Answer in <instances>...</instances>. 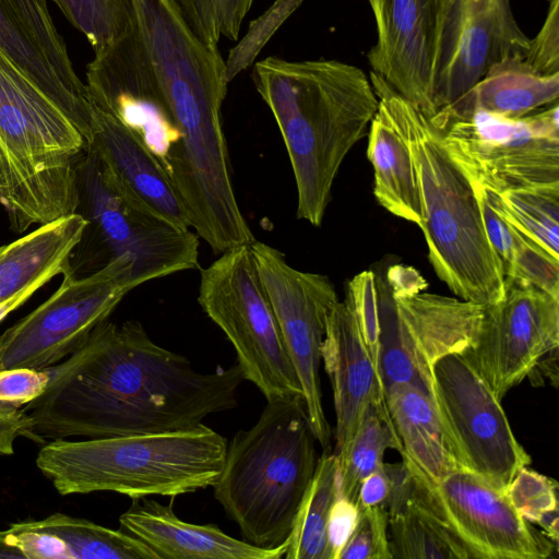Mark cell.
Segmentation results:
<instances>
[{"label":"cell","instance_id":"cell-1","mask_svg":"<svg viewBox=\"0 0 559 559\" xmlns=\"http://www.w3.org/2000/svg\"><path fill=\"white\" fill-rule=\"evenodd\" d=\"M45 391L20 408V436L37 442L194 429L237 407L236 362L197 371L157 345L139 321H104L70 356L46 369Z\"/></svg>","mask_w":559,"mask_h":559},{"label":"cell","instance_id":"cell-2","mask_svg":"<svg viewBox=\"0 0 559 559\" xmlns=\"http://www.w3.org/2000/svg\"><path fill=\"white\" fill-rule=\"evenodd\" d=\"M135 21L181 141L169 177L191 228L216 253L255 240L234 190L222 106L229 83L218 47L191 28L177 0H134Z\"/></svg>","mask_w":559,"mask_h":559},{"label":"cell","instance_id":"cell-3","mask_svg":"<svg viewBox=\"0 0 559 559\" xmlns=\"http://www.w3.org/2000/svg\"><path fill=\"white\" fill-rule=\"evenodd\" d=\"M251 78L281 131L297 188V218L320 226L333 182L369 131L379 99L358 67L332 59L267 57Z\"/></svg>","mask_w":559,"mask_h":559},{"label":"cell","instance_id":"cell-4","mask_svg":"<svg viewBox=\"0 0 559 559\" xmlns=\"http://www.w3.org/2000/svg\"><path fill=\"white\" fill-rule=\"evenodd\" d=\"M369 79L380 106L408 145L420 193V229L435 273L463 300L498 302L504 275L469 179L445 152L430 119L374 72Z\"/></svg>","mask_w":559,"mask_h":559},{"label":"cell","instance_id":"cell-5","mask_svg":"<svg viewBox=\"0 0 559 559\" xmlns=\"http://www.w3.org/2000/svg\"><path fill=\"white\" fill-rule=\"evenodd\" d=\"M316 442L302 396H286L266 400L258 421L227 444L212 487L245 542H286L316 471Z\"/></svg>","mask_w":559,"mask_h":559},{"label":"cell","instance_id":"cell-6","mask_svg":"<svg viewBox=\"0 0 559 559\" xmlns=\"http://www.w3.org/2000/svg\"><path fill=\"white\" fill-rule=\"evenodd\" d=\"M86 141L67 115L0 48L2 205L23 233L78 212Z\"/></svg>","mask_w":559,"mask_h":559},{"label":"cell","instance_id":"cell-7","mask_svg":"<svg viewBox=\"0 0 559 559\" xmlns=\"http://www.w3.org/2000/svg\"><path fill=\"white\" fill-rule=\"evenodd\" d=\"M227 440L204 424L183 431L47 442L37 468L62 495L114 491L140 499L213 486Z\"/></svg>","mask_w":559,"mask_h":559},{"label":"cell","instance_id":"cell-8","mask_svg":"<svg viewBox=\"0 0 559 559\" xmlns=\"http://www.w3.org/2000/svg\"><path fill=\"white\" fill-rule=\"evenodd\" d=\"M374 274L383 389L406 382L431 396V366L444 355L474 346L484 306L427 293V282L412 266L395 264Z\"/></svg>","mask_w":559,"mask_h":559},{"label":"cell","instance_id":"cell-9","mask_svg":"<svg viewBox=\"0 0 559 559\" xmlns=\"http://www.w3.org/2000/svg\"><path fill=\"white\" fill-rule=\"evenodd\" d=\"M558 103L522 118L475 109L429 118L442 146L471 182L498 193L559 185Z\"/></svg>","mask_w":559,"mask_h":559},{"label":"cell","instance_id":"cell-10","mask_svg":"<svg viewBox=\"0 0 559 559\" xmlns=\"http://www.w3.org/2000/svg\"><path fill=\"white\" fill-rule=\"evenodd\" d=\"M198 301L234 346L245 380L266 400L302 396L250 245L222 252L201 271Z\"/></svg>","mask_w":559,"mask_h":559},{"label":"cell","instance_id":"cell-11","mask_svg":"<svg viewBox=\"0 0 559 559\" xmlns=\"http://www.w3.org/2000/svg\"><path fill=\"white\" fill-rule=\"evenodd\" d=\"M431 397L459 466L504 491L531 457L515 438L501 400L465 353L433 362Z\"/></svg>","mask_w":559,"mask_h":559},{"label":"cell","instance_id":"cell-12","mask_svg":"<svg viewBox=\"0 0 559 559\" xmlns=\"http://www.w3.org/2000/svg\"><path fill=\"white\" fill-rule=\"evenodd\" d=\"M37 308L0 334V370L50 368L75 352L135 286L132 262L109 261L87 275L64 273Z\"/></svg>","mask_w":559,"mask_h":559},{"label":"cell","instance_id":"cell-13","mask_svg":"<svg viewBox=\"0 0 559 559\" xmlns=\"http://www.w3.org/2000/svg\"><path fill=\"white\" fill-rule=\"evenodd\" d=\"M250 249L298 377L317 442L331 450L332 431L322 405L321 346L326 320L338 301L331 280L290 266L277 249L254 240Z\"/></svg>","mask_w":559,"mask_h":559},{"label":"cell","instance_id":"cell-14","mask_svg":"<svg viewBox=\"0 0 559 559\" xmlns=\"http://www.w3.org/2000/svg\"><path fill=\"white\" fill-rule=\"evenodd\" d=\"M79 178L81 204L107 251L106 264L118 258L129 259L135 287L200 266L199 236L128 199L106 178L90 151L82 157Z\"/></svg>","mask_w":559,"mask_h":559},{"label":"cell","instance_id":"cell-15","mask_svg":"<svg viewBox=\"0 0 559 559\" xmlns=\"http://www.w3.org/2000/svg\"><path fill=\"white\" fill-rule=\"evenodd\" d=\"M85 86L92 105L133 133L169 176L181 134L135 20L123 35L94 52Z\"/></svg>","mask_w":559,"mask_h":559},{"label":"cell","instance_id":"cell-16","mask_svg":"<svg viewBox=\"0 0 559 559\" xmlns=\"http://www.w3.org/2000/svg\"><path fill=\"white\" fill-rule=\"evenodd\" d=\"M559 346V298L504 278L503 297L484 306L477 340L465 354L502 400L537 361Z\"/></svg>","mask_w":559,"mask_h":559},{"label":"cell","instance_id":"cell-17","mask_svg":"<svg viewBox=\"0 0 559 559\" xmlns=\"http://www.w3.org/2000/svg\"><path fill=\"white\" fill-rule=\"evenodd\" d=\"M528 44L510 0H444L433 84L435 115L460 99L491 66L510 58L525 59Z\"/></svg>","mask_w":559,"mask_h":559},{"label":"cell","instance_id":"cell-18","mask_svg":"<svg viewBox=\"0 0 559 559\" xmlns=\"http://www.w3.org/2000/svg\"><path fill=\"white\" fill-rule=\"evenodd\" d=\"M423 484L431 507L475 559H548L558 548L519 514L503 490L467 469Z\"/></svg>","mask_w":559,"mask_h":559},{"label":"cell","instance_id":"cell-19","mask_svg":"<svg viewBox=\"0 0 559 559\" xmlns=\"http://www.w3.org/2000/svg\"><path fill=\"white\" fill-rule=\"evenodd\" d=\"M377 39L367 53L371 71L428 118L444 0H367Z\"/></svg>","mask_w":559,"mask_h":559},{"label":"cell","instance_id":"cell-20","mask_svg":"<svg viewBox=\"0 0 559 559\" xmlns=\"http://www.w3.org/2000/svg\"><path fill=\"white\" fill-rule=\"evenodd\" d=\"M86 151L128 199L178 228H191L188 210L157 158L133 133L95 107Z\"/></svg>","mask_w":559,"mask_h":559},{"label":"cell","instance_id":"cell-21","mask_svg":"<svg viewBox=\"0 0 559 559\" xmlns=\"http://www.w3.org/2000/svg\"><path fill=\"white\" fill-rule=\"evenodd\" d=\"M321 361L333 391L336 417L333 454H345L368 404L383 399L384 389L361 338L349 304L332 308L321 346Z\"/></svg>","mask_w":559,"mask_h":559},{"label":"cell","instance_id":"cell-22","mask_svg":"<svg viewBox=\"0 0 559 559\" xmlns=\"http://www.w3.org/2000/svg\"><path fill=\"white\" fill-rule=\"evenodd\" d=\"M120 530L147 545L158 559H280L287 539L275 548H260L234 538L213 524H193L179 519L170 506L150 499H133L120 518Z\"/></svg>","mask_w":559,"mask_h":559},{"label":"cell","instance_id":"cell-23","mask_svg":"<svg viewBox=\"0 0 559 559\" xmlns=\"http://www.w3.org/2000/svg\"><path fill=\"white\" fill-rule=\"evenodd\" d=\"M88 226L86 216L76 212L5 245L0 255V321L55 276L71 271V254Z\"/></svg>","mask_w":559,"mask_h":559},{"label":"cell","instance_id":"cell-24","mask_svg":"<svg viewBox=\"0 0 559 559\" xmlns=\"http://www.w3.org/2000/svg\"><path fill=\"white\" fill-rule=\"evenodd\" d=\"M385 403L402 443V460L426 484L461 468L449 447L432 397L412 383H394Z\"/></svg>","mask_w":559,"mask_h":559},{"label":"cell","instance_id":"cell-25","mask_svg":"<svg viewBox=\"0 0 559 559\" xmlns=\"http://www.w3.org/2000/svg\"><path fill=\"white\" fill-rule=\"evenodd\" d=\"M558 97L559 73L543 75L525 59L510 58L491 66L468 92L441 110L479 109L516 119L557 104Z\"/></svg>","mask_w":559,"mask_h":559},{"label":"cell","instance_id":"cell-26","mask_svg":"<svg viewBox=\"0 0 559 559\" xmlns=\"http://www.w3.org/2000/svg\"><path fill=\"white\" fill-rule=\"evenodd\" d=\"M471 183L487 239L501 264L504 278L532 284L559 298V260L515 224L498 192Z\"/></svg>","mask_w":559,"mask_h":559},{"label":"cell","instance_id":"cell-27","mask_svg":"<svg viewBox=\"0 0 559 559\" xmlns=\"http://www.w3.org/2000/svg\"><path fill=\"white\" fill-rule=\"evenodd\" d=\"M367 157L377 201L391 214L421 227L420 193L408 145L380 104L368 131Z\"/></svg>","mask_w":559,"mask_h":559},{"label":"cell","instance_id":"cell-28","mask_svg":"<svg viewBox=\"0 0 559 559\" xmlns=\"http://www.w3.org/2000/svg\"><path fill=\"white\" fill-rule=\"evenodd\" d=\"M0 48L67 115L88 144L94 128V106L91 100L74 95L48 63L12 0H0Z\"/></svg>","mask_w":559,"mask_h":559},{"label":"cell","instance_id":"cell-29","mask_svg":"<svg viewBox=\"0 0 559 559\" xmlns=\"http://www.w3.org/2000/svg\"><path fill=\"white\" fill-rule=\"evenodd\" d=\"M420 485L419 493L397 513L389 516L392 558L475 559L467 546L431 507L421 480Z\"/></svg>","mask_w":559,"mask_h":559},{"label":"cell","instance_id":"cell-30","mask_svg":"<svg viewBox=\"0 0 559 559\" xmlns=\"http://www.w3.org/2000/svg\"><path fill=\"white\" fill-rule=\"evenodd\" d=\"M9 528L55 536L67 546L71 559H158L147 545L122 530L63 513L14 523Z\"/></svg>","mask_w":559,"mask_h":559},{"label":"cell","instance_id":"cell-31","mask_svg":"<svg viewBox=\"0 0 559 559\" xmlns=\"http://www.w3.org/2000/svg\"><path fill=\"white\" fill-rule=\"evenodd\" d=\"M338 495V463L331 450L318 457L312 480L287 538L286 559H330L326 526Z\"/></svg>","mask_w":559,"mask_h":559},{"label":"cell","instance_id":"cell-32","mask_svg":"<svg viewBox=\"0 0 559 559\" xmlns=\"http://www.w3.org/2000/svg\"><path fill=\"white\" fill-rule=\"evenodd\" d=\"M389 449L402 453V443L383 397L368 404L345 454L337 461L340 493L356 503L361 481L383 465Z\"/></svg>","mask_w":559,"mask_h":559},{"label":"cell","instance_id":"cell-33","mask_svg":"<svg viewBox=\"0 0 559 559\" xmlns=\"http://www.w3.org/2000/svg\"><path fill=\"white\" fill-rule=\"evenodd\" d=\"M499 195L515 224L559 260V185L509 189Z\"/></svg>","mask_w":559,"mask_h":559},{"label":"cell","instance_id":"cell-34","mask_svg":"<svg viewBox=\"0 0 559 559\" xmlns=\"http://www.w3.org/2000/svg\"><path fill=\"white\" fill-rule=\"evenodd\" d=\"M94 52L123 35L135 20L134 0H51Z\"/></svg>","mask_w":559,"mask_h":559},{"label":"cell","instance_id":"cell-35","mask_svg":"<svg viewBox=\"0 0 559 559\" xmlns=\"http://www.w3.org/2000/svg\"><path fill=\"white\" fill-rule=\"evenodd\" d=\"M24 26L48 63L68 88L90 100L85 83L76 74L66 41L56 27L47 0H12Z\"/></svg>","mask_w":559,"mask_h":559},{"label":"cell","instance_id":"cell-36","mask_svg":"<svg viewBox=\"0 0 559 559\" xmlns=\"http://www.w3.org/2000/svg\"><path fill=\"white\" fill-rule=\"evenodd\" d=\"M254 0H177L185 19L207 45L237 40Z\"/></svg>","mask_w":559,"mask_h":559},{"label":"cell","instance_id":"cell-37","mask_svg":"<svg viewBox=\"0 0 559 559\" xmlns=\"http://www.w3.org/2000/svg\"><path fill=\"white\" fill-rule=\"evenodd\" d=\"M504 492L513 508L530 523L536 524L544 514L559 509L557 481L527 466L519 469Z\"/></svg>","mask_w":559,"mask_h":559},{"label":"cell","instance_id":"cell-38","mask_svg":"<svg viewBox=\"0 0 559 559\" xmlns=\"http://www.w3.org/2000/svg\"><path fill=\"white\" fill-rule=\"evenodd\" d=\"M338 559H393L389 514L383 507L359 509L356 526Z\"/></svg>","mask_w":559,"mask_h":559},{"label":"cell","instance_id":"cell-39","mask_svg":"<svg viewBox=\"0 0 559 559\" xmlns=\"http://www.w3.org/2000/svg\"><path fill=\"white\" fill-rule=\"evenodd\" d=\"M345 300L356 319L361 338L378 369L379 313L374 271L366 270L347 284Z\"/></svg>","mask_w":559,"mask_h":559},{"label":"cell","instance_id":"cell-40","mask_svg":"<svg viewBox=\"0 0 559 559\" xmlns=\"http://www.w3.org/2000/svg\"><path fill=\"white\" fill-rule=\"evenodd\" d=\"M525 61L538 73H559V0H548V10L542 27L530 38Z\"/></svg>","mask_w":559,"mask_h":559},{"label":"cell","instance_id":"cell-41","mask_svg":"<svg viewBox=\"0 0 559 559\" xmlns=\"http://www.w3.org/2000/svg\"><path fill=\"white\" fill-rule=\"evenodd\" d=\"M46 369L11 368L0 370V405L21 408L37 399L48 383Z\"/></svg>","mask_w":559,"mask_h":559},{"label":"cell","instance_id":"cell-42","mask_svg":"<svg viewBox=\"0 0 559 559\" xmlns=\"http://www.w3.org/2000/svg\"><path fill=\"white\" fill-rule=\"evenodd\" d=\"M359 515L357 504L338 491L330 510L326 537L330 559H338V555L350 537Z\"/></svg>","mask_w":559,"mask_h":559},{"label":"cell","instance_id":"cell-43","mask_svg":"<svg viewBox=\"0 0 559 559\" xmlns=\"http://www.w3.org/2000/svg\"><path fill=\"white\" fill-rule=\"evenodd\" d=\"M26 559H71L67 546L59 538L35 532L12 531Z\"/></svg>","mask_w":559,"mask_h":559},{"label":"cell","instance_id":"cell-44","mask_svg":"<svg viewBox=\"0 0 559 559\" xmlns=\"http://www.w3.org/2000/svg\"><path fill=\"white\" fill-rule=\"evenodd\" d=\"M390 495V480L383 465L369 474L360 484L356 504L358 509L385 508Z\"/></svg>","mask_w":559,"mask_h":559},{"label":"cell","instance_id":"cell-45","mask_svg":"<svg viewBox=\"0 0 559 559\" xmlns=\"http://www.w3.org/2000/svg\"><path fill=\"white\" fill-rule=\"evenodd\" d=\"M21 411L0 405V455H11L13 444L20 436Z\"/></svg>","mask_w":559,"mask_h":559},{"label":"cell","instance_id":"cell-46","mask_svg":"<svg viewBox=\"0 0 559 559\" xmlns=\"http://www.w3.org/2000/svg\"><path fill=\"white\" fill-rule=\"evenodd\" d=\"M534 385L542 384L549 379L552 385L558 384V347L545 354L528 373Z\"/></svg>","mask_w":559,"mask_h":559},{"label":"cell","instance_id":"cell-47","mask_svg":"<svg viewBox=\"0 0 559 559\" xmlns=\"http://www.w3.org/2000/svg\"><path fill=\"white\" fill-rule=\"evenodd\" d=\"M26 559L16 542V537L9 530L0 531V559Z\"/></svg>","mask_w":559,"mask_h":559}]
</instances>
